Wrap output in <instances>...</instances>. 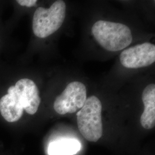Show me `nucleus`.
Returning <instances> with one entry per match:
<instances>
[{
    "label": "nucleus",
    "instance_id": "9",
    "mask_svg": "<svg viewBox=\"0 0 155 155\" xmlns=\"http://www.w3.org/2000/svg\"><path fill=\"white\" fill-rule=\"evenodd\" d=\"M81 143L74 139H61L52 141L48 147V155H74L80 150Z\"/></svg>",
    "mask_w": 155,
    "mask_h": 155
},
{
    "label": "nucleus",
    "instance_id": "4",
    "mask_svg": "<svg viewBox=\"0 0 155 155\" xmlns=\"http://www.w3.org/2000/svg\"><path fill=\"white\" fill-rule=\"evenodd\" d=\"M87 100V90L80 82L69 83L66 89L56 98L54 108L56 113L64 115L74 113L81 109Z\"/></svg>",
    "mask_w": 155,
    "mask_h": 155
},
{
    "label": "nucleus",
    "instance_id": "3",
    "mask_svg": "<svg viewBox=\"0 0 155 155\" xmlns=\"http://www.w3.org/2000/svg\"><path fill=\"white\" fill-rule=\"evenodd\" d=\"M66 5L63 1L58 0L49 8L39 7L35 12L32 29L35 35L45 38L61 27L66 17Z\"/></svg>",
    "mask_w": 155,
    "mask_h": 155
},
{
    "label": "nucleus",
    "instance_id": "8",
    "mask_svg": "<svg viewBox=\"0 0 155 155\" xmlns=\"http://www.w3.org/2000/svg\"><path fill=\"white\" fill-rule=\"evenodd\" d=\"M142 100L144 110L140 118L142 127L146 129H150L155 125V85L150 84L143 92Z\"/></svg>",
    "mask_w": 155,
    "mask_h": 155
},
{
    "label": "nucleus",
    "instance_id": "6",
    "mask_svg": "<svg viewBox=\"0 0 155 155\" xmlns=\"http://www.w3.org/2000/svg\"><path fill=\"white\" fill-rule=\"evenodd\" d=\"M11 87L18 97L24 110L29 114H35L41 102L39 89L35 83L31 79L23 78Z\"/></svg>",
    "mask_w": 155,
    "mask_h": 155
},
{
    "label": "nucleus",
    "instance_id": "1",
    "mask_svg": "<svg viewBox=\"0 0 155 155\" xmlns=\"http://www.w3.org/2000/svg\"><path fill=\"white\" fill-rule=\"evenodd\" d=\"M91 31L100 45L109 51L123 50L133 40L130 29L121 23L99 20L93 25Z\"/></svg>",
    "mask_w": 155,
    "mask_h": 155
},
{
    "label": "nucleus",
    "instance_id": "5",
    "mask_svg": "<svg viewBox=\"0 0 155 155\" xmlns=\"http://www.w3.org/2000/svg\"><path fill=\"white\" fill-rule=\"evenodd\" d=\"M120 60L122 66L127 68L149 66L155 61V45L144 43L130 47L121 53Z\"/></svg>",
    "mask_w": 155,
    "mask_h": 155
},
{
    "label": "nucleus",
    "instance_id": "10",
    "mask_svg": "<svg viewBox=\"0 0 155 155\" xmlns=\"http://www.w3.org/2000/svg\"><path fill=\"white\" fill-rule=\"evenodd\" d=\"M16 2L21 6L30 8L35 5L38 1L37 0H17Z\"/></svg>",
    "mask_w": 155,
    "mask_h": 155
},
{
    "label": "nucleus",
    "instance_id": "2",
    "mask_svg": "<svg viewBox=\"0 0 155 155\" xmlns=\"http://www.w3.org/2000/svg\"><path fill=\"white\" fill-rule=\"evenodd\" d=\"M102 104L95 96L87 98L83 107L77 113V124L79 132L87 141L96 142L103 133Z\"/></svg>",
    "mask_w": 155,
    "mask_h": 155
},
{
    "label": "nucleus",
    "instance_id": "7",
    "mask_svg": "<svg viewBox=\"0 0 155 155\" xmlns=\"http://www.w3.org/2000/svg\"><path fill=\"white\" fill-rule=\"evenodd\" d=\"M24 109L16 94L9 87L8 94L0 99V113L6 121L16 122L23 114Z\"/></svg>",
    "mask_w": 155,
    "mask_h": 155
}]
</instances>
